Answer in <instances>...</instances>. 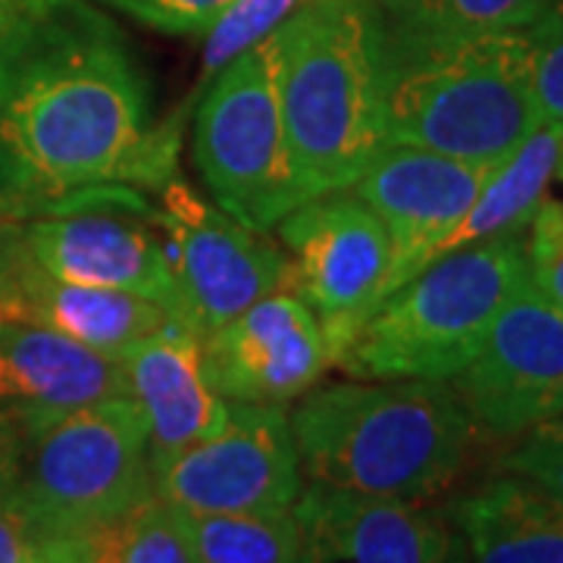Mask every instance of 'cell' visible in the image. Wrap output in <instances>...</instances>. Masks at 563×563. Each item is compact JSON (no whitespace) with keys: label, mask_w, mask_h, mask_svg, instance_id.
Wrapping results in <instances>:
<instances>
[{"label":"cell","mask_w":563,"mask_h":563,"mask_svg":"<svg viewBox=\"0 0 563 563\" xmlns=\"http://www.w3.org/2000/svg\"><path fill=\"white\" fill-rule=\"evenodd\" d=\"M154 492L188 514H269L303 488L291 422L282 407L232 404L217 435L151 463Z\"/></svg>","instance_id":"10"},{"label":"cell","mask_w":563,"mask_h":563,"mask_svg":"<svg viewBox=\"0 0 563 563\" xmlns=\"http://www.w3.org/2000/svg\"><path fill=\"white\" fill-rule=\"evenodd\" d=\"M295 563H466L448 510L303 483Z\"/></svg>","instance_id":"15"},{"label":"cell","mask_w":563,"mask_h":563,"mask_svg":"<svg viewBox=\"0 0 563 563\" xmlns=\"http://www.w3.org/2000/svg\"><path fill=\"white\" fill-rule=\"evenodd\" d=\"M44 563H195L176 507L154 492L110 520L41 542Z\"/></svg>","instance_id":"21"},{"label":"cell","mask_w":563,"mask_h":563,"mask_svg":"<svg viewBox=\"0 0 563 563\" xmlns=\"http://www.w3.org/2000/svg\"><path fill=\"white\" fill-rule=\"evenodd\" d=\"M379 95L385 144L488 169L542 122L523 32L422 35L379 22Z\"/></svg>","instance_id":"3"},{"label":"cell","mask_w":563,"mask_h":563,"mask_svg":"<svg viewBox=\"0 0 563 563\" xmlns=\"http://www.w3.org/2000/svg\"><path fill=\"white\" fill-rule=\"evenodd\" d=\"M288 422L307 483L398 501H429L448 488L479 435L444 379L310 388Z\"/></svg>","instance_id":"2"},{"label":"cell","mask_w":563,"mask_h":563,"mask_svg":"<svg viewBox=\"0 0 563 563\" xmlns=\"http://www.w3.org/2000/svg\"><path fill=\"white\" fill-rule=\"evenodd\" d=\"M125 391L147 422V457L166 461L191 444L217 435L229 420V401L207 383L201 335L173 322L147 335L120 357Z\"/></svg>","instance_id":"18"},{"label":"cell","mask_w":563,"mask_h":563,"mask_svg":"<svg viewBox=\"0 0 563 563\" xmlns=\"http://www.w3.org/2000/svg\"><path fill=\"white\" fill-rule=\"evenodd\" d=\"M176 157L179 120L154 122L139 57L95 0L0 7V217L103 185L161 188Z\"/></svg>","instance_id":"1"},{"label":"cell","mask_w":563,"mask_h":563,"mask_svg":"<svg viewBox=\"0 0 563 563\" xmlns=\"http://www.w3.org/2000/svg\"><path fill=\"white\" fill-rule=\"evenodd\" d=\"M526 285V229L442 254L379 303L335 366L354 379L451 383Z\"/></svg>","instance_id":"5"},{"label":"cell","mask_w":563,"mask_h":563,"mask_svg":"<svg viewBox=\"0 0 563 563\" xmlns=\"http://www.w3.org/2000/svg\"><path fill=\"white\" fill-rule=\"evenodd\" d=\"M32 563H44V561H41V558H38V561H32Z\"/></svg>","instance_id":"32"},{"label":"cell","mask_w":563,"mask_h":563,"mask_svg":"<svg viewBox=\"0 0 563 563\" xmlns=\"http://www.w3.org/2000/svg\"><path fill=\"white\" fill-rule=\"evenodd\" d=\"M195 563H295L301 529L295 510L188 514L176 510Z\"/></svg>","instance_id":"22"},{"label":"cell","mask_w":563,"mask_h":563,"mask_svg":"<svg viewBox=\"0 0 563 563\" xmlns=\"http://www.w3.org/2000/svg\"><path fill=\"white\" fill-rule=\"evenodd\" d=\"M0 320L51 329L107 357H120L125 347L181 322L166 307L144 301L139 295L76 285L44 273L16 242L13 220L0 266Z\"/></svg>","instance_id":"17"},{"label":"cell","mask_w":563,"mask_h":563,"mask_svg":"<svg viewBox=\"0 0 563 563\" xmlns=\"http://www.w3.org/2000/svg\"><path fill=\"white\" fill-rule=\"evenodd\" d=\"M7 232H10V220L0 217V266H3V251H7Z\"/></svg>","instance_id":"30"},{"label":"cell","mask_w":563,"mask_h":563,"mask_svg":"<svg viewBox=\"0 0 563 563\" xmlns=\"http://www.w3.org/2000/svg\"><path fill=\"white\" fill-rule=\"evenodd\" d=\"M151 495L147 422L129 395L79 407L0 444V510L35 548Z\"/></svg>","instance_id":"6"},{"label":"cell","mask_w":563,"mask_h":563,"mask_svg":"<svg viewBox=\"0 0 563 563\" xmlns=\"http://www.w3.org/2000/svg\"><path fill=\"white\" fill-rule=\"evenodd\" d=\"M466 563H563V507L520 476H495L448 507Z\"/></svg>","instance_id":"19"},{"label":"cell","mask_w":563,"mask_h":563,"mask_svg":"<svg viewBox=\"0 0 563 563\" xmlns=\"http://www.w3.org/2000/svg\"><path fill=\"white\" fill-rule=\"evenodd\" d=\"M492 169L410 144H383L373 154L347 191L357 195L388 232V295L439 257L444 239L466 217Z\"/></svg>","instance_id":"13"},{"label":"cell","mask_w":563,"mask_h":563,"mask_svg":"<svg viewBox=\"0 0 563 563\" xmlns=\"http://www.w3.org/2000/svg\"><path fill=\"white\" fill-rule=\"evenodd\" d=\"M157 217L179 285V320L201 339L251 303L288 288L291 269L279 247L176 176L161 185Z\"/></svg>","instance_id":"11"},{"label":"cell","mask_w":563,"mask_h":563,"mask_svg":"<svg viewBox=\"0 0 563 563\" xmlns=\"http://www.w3.org/2000/svg\"><path fill=\"white\" fill-rule=\"evenodd\" d=\"M303 3L307 0H235L232 7H225L220 20L207 29L210 35L203 44L195 101L201 98L203 88L217 79L220 69H225L235 57H242L244 51L257 47L263 38H269Z\"/></svg>","instance_id":"24"},{"label":"cell","mask_w":563,"mask_h":563,"mask_svg":"<svg viewBox=\"0 0 563 563\" xmlns=\"http://www.w3.org/2000/svg\"><path fill=\"white\" fill-rule=\"evenodd\" d=\"M551 0H373L376 20L395 32L495 35L523 32Z\"/></svg>","instance_id":"23"},{"label":"cell","mask_w":563,"mask_h":563,"mask_svg":"<svg viewBox=\"0 0 563 563\" xmlns=\"http://www.w3.org/2000/svg\"><path fill=\"white\" fill-rule=\"evenodd\" d=\"M20 247L44 273L76 285L129 291L179 317V285L161 217L132 185L73 195L13 220Z\"/></svg>","instance_id":"8"},{"label":"cell","mask_w":563,"mask_h":563,"mask_svg":"<svg viewBox=\"0 0 563 563\" xmlns=\"http://www.w3.org/2000/svg\"><path fill=\"white\" fill-rule=\"evenodd\" d=\"M298 203L342 191L385 144L373 0H307L273 32Z\"/></svg>","instance_id":"4"},{"label":"cell","mask_w":563,"mask_h":563,"mask_svg":"<svg viewBox=\"0 0 563 563\" xmlns=\"http://www.w3.org/2000/svg\"><path fill=\"white\" fill-rule=\"evenodd\" d=\"M201 363L225 401L282 407L320 383L332 354L313 310L282 288L203 335Z\"/></svg>","instance_id":"14"},{"label":"cell","mask_w":563,"mask_h":563,"mask_svg":"<svg viewBox=\"0 0 563 563\" xmlns=\"http://www.w3.org/2000/svg\"><path fill=\"white\" fill-rule=\"evenodd\" d=\"M523 35L542 122L563 125V0H551L542 16L526 25Z\"/></svg>","instance_id":"25"},{"label":"cell","mask_w":563,"mask_h":563,"mask_svg":"<svg viewBox=\"0 0 563 563\" xmlns=\"http://www.w3.org/2000/svg\"><path fill=\"white\" fill-rule=\"evenodd\" d=\"M166 35H198L220 20L235 0H95Z\"/></svg>","instance_id":"28"},{"label":"cell","mask_w":563,"mask_h":563,"mask_svg":"<svg viewBox=\"0 0 563 563\" xmlns=\"http://www.w3.org/2000/svg\"><path fill=\"white\" fill-rule=\"evenodd\" d=\"M558 173H561V176H563V157H561V166H558Z\"/></svg>","instance_id":"31"},{"label":"cell","mask_w":563,"mask_h":563,"mask_svg":"<svg viewBox=\"0 0 563 563\" xmlns=\"http://www.w3.org/2000/svg\"><path fill=\"white\" fill-rule=\"evenodd\" d=\"M122 395L129 391L117 357L41 325L0 320V444Z\"/></svg>","instance_id":"16"},{"label":"cell","mask_w":563,"mask_h":563,"mask_svg":"<svg viewBox=\"0 0 563 563\" xmlns=\"http://www.w3.org/2000/svg\"><path fill=\"white\" fill-rule=\"evenodd\" d=\"M501 470L542 488L563 507V410L517 435L504 451Z\"/></svg>","instance_id":"26"},{"label":"cell","mask_w":563,"mask_h":563,"mask_svg":"<svg viewBox=\"0 0 563 563\" xmlns=\"http://www.w3.org/2000/svg\"><path fill=\"white\" fill-rule=\"evenodd\" d=\"M279 235L291 251L288 288L313 310L335 366L388 298V232L357 195L342 188L282 217Z\"/></svg>","instance_id":"9"},{"label":"cell","mask_w":563,"mask_h":563,"mask_svg":"<svg viewBox=\"0 0 563 563\" xmlns=\"http://www.w3.org/2000/svg\"><path fill=\"white\" fill-rule=\"evenodd\" d=\"M476 432L517 439L563 410V313L526 285L451 379Z\"/></svg>","instance_id":"12"},{"label":"cell","mask_w":563,"mask_h":563,"mask_svg":"<svg viewBox=\"0 0 563 563\" xmlns=\"http://www.w3.org/2000/svg\"><path fill=\"white\" fill-rule=\"evenodd\" d=\"M195 166L229 217L266 232L298 210L273 35L217 73L195 113Z\"/></svg>","instance_id":"7"},{"label":"cell","mask_w":563,"mask_h":563,"mask_svg":"<svg viewBox=\"0 0 563 563\" xmlns=\"http://www.w3.org/2000/svg\"><path fill=\"white\" fill-rule=\"evenodd\" d=\"M529 285L563 313V203L542 201L526 225Z\"/></svg>","instance_id":"27"},{"label":"cell","mask_w":563,"mask_h":563,"mask_svg":"<svg viewBox=\"0 0 563 563\" xmlns=\"http://www.w3.org/2000/svg\"><path fill=\"white\" fill-rule=\"evenodd\" d=\"M38 561L35 544L29 542V536L20 526L13 523L3 510H0V563H32Z\"/></svg>","instance_id":"29"},{"label":"cell","mask_w":563,"mask_h":563,"mask_svg":"<svg viewBox=\"0 0 563 563\" xmlns=\"http://www.w3.org/2000/svg\"><path fill=\"white\" fill-rule=\"evenodd\" d=\"M3 3H7V0H0V7H3Z\"/></svg>","instance_id":"33"},{"label":"cell","mask_w":563,"mask_h":563,"mask_svg":"<svg viewBox=\"0 0 563 563\" xmlns=\"http://www.w3.org/2000/svg\"><path fill=\"white\" fill-rule=\"evenodd\" d=\"M561 157L563 125L539 122L536 132L488 173L483 191L476 195L466 217L457 222V229L444 239L439 257L498 235L523 232L536 210L542 207L548 181L554 179Z\"/></svg>","instance_id":"20"}]
</instances>
